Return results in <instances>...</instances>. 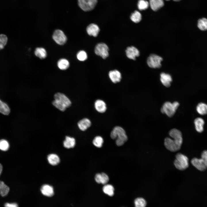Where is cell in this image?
<instances>
[{"instance_id": "8fae6325", "label": "cell", "mask_w": 207, "mask_h": 207, "mask_svg": "<svg viewBox=\"0 0 207 207\" xmlns=\"http://www.w3.org/2000/svg\"><path fill=\"white\" fill-rule=\"evenodd\" d=\"M126 55L129 59L135 60L137 57L139 55V51L136 47L134 46L129 47L125 51Z\"/></svg>"}, {"instance_id": "8d00e7d4", "label": "cell", "mask_w": 207, "mask_h": 207, "mask_svg": "<svg viewBox=\"0 0 207 207\" xmlns=\"http://www.w3.org/2000/svg\"><path fill=\"white\" fill-rule=\"evenodd\" d=\"M5 207H18L17 203H8L7 202L4 204Z\"/></svg>"}, {"instance_id": "7c38bea8", "label": "cell", "mask_w": 207, "mask_h": 207, "mask_svg": "<svg viewBox=\"0 0 207 207\" xmlns=\"http://www.w3.org/2000/svg\"><path fill=\"white\" fill-rule=\"evenodd\" d=\"M160 80L164 86L168 87L170 85L172 78L169 74L162 72L160 74Z\"/></svg>"}, {"instance_id": "9a60e30c", "label": "cell", "mask_w": 207, "mask_h": 207, "mask_svg": "<svg viewBox=\"0 0 207 207\" xmlns=\"http://www.w3.org/2000/svg\"><path fill=\"white\" fill-rule=\"evenodd\" d=\"M41 191L43 195L47 197H51L54 193L53 187L48 184L42 185L41 188Z\"/></svg>"}, {"instance_id": "74e56055", "label": "cell", "mask_w": 207, "mask_h": 207, "mask_svg": "<svg viewBox=\"0 0 207 207\" xmlns=\"http://www.w3.org/2000/svg\"><path fill=\"white\" fill-rule=\"evenodd\" d=\"M2 169H3L2 166V165L0 163V175L1 174V172H2Z\"/></svg>"}, {"instance_id": "3957f363", "label": "cell", "mask_w": 207, "mask_h": 207, "mask_svg": "<svg viewBox=\"0 0 207 207\" xmlns=\"http://www.w3.org/2000/svg\"><path fill=\"white\" fill-rule=\"evenodd\" d=\"M110 137L113 139H116V144L118 146L123 145L128 139L124 130L119 126L114 127L111 133Z\"/></svg>"}, {"instance_id": "f35d334b", "label": "cell", "mask_w": 207, "mask_h": 207, "mask_svg": "<svg viewBox=\"0 0 207 207\" xmlns=\"http://www.w3.org/2000/svg\"><path fill=\"white\" fill-rule=\"evenodd\" d=\"M166 0V1H169V0ZM173 0V1H180L181 0Z\"/></svg>"}, {"instance_id": "ac0fdd59", "label": "cell", "mask_w": 207, "mask_h": 207, "mask_svg": "<svg viewBox=\"0 0 207 207\" xmlns=\"http://www.w3.org/2000/svg\"><path fill=\"white\" fill-rule=\"evenodd\" d=\"M91 125L90 120L87 118H84L78 123L79 128L82 131H85L90 127Z\"/></svg>"}, {"instance_id": "4316f807", "label": "cell", "mask_w": 207, "mask_h": 207, "mask_svg": "<svg viewBox=\"0 0 207 207\" xmlns=\"http://www.w3.org/2000/svg\"><path fill=\"white\" fill-rule=\"evenodd\" d=\"M57 66L60 69L65 70L69 67V63L67 60L61 59L58 62Z\"/></svg>"}, {"instance_id": "e575fe53", "label": "cell", "mask_w": 207, "mask_h": 207, "mask_svg": "<svg viewBox=\"0 0 207 207\" xmlns=\"http://www.w3.org/2000/svg\"><path fill=\"white\" fill-rule=\"evenodd\" d=\"M7 38L4 34H0V50L3 49L7 44Z\"/></svg>"}, {"instance_id": "f1b7e54d", "label": "cell", "mask_w": 207, "mask_h": 207, "mask_svg": "<svg viewBox=\"0 0 207 207\" xmlns=\"http://www.w3.org/2000/svg\"><path fill=\"white\" fill-rule=\"evenodd\" d=\"M130 18L133 22L138 23L140 22L141 19V15L139 12L135 11L132 14Z\"/></svg>"}, {"instance_id": "d6986e66", "label": "cell", "mask_w": 207, "mask_h": 207, "mask_svg": "<svg viewBox=\"0 0 207 207\" xmlns=\"http://www.w3.org/2000/svg\"><path fill=\"white\" fill-rule=\"evenodd\" d=\"M149 4L151 9L156 11L164 6V2L163 0H150Z\"/></svg>"}, {"instance_id": "52a82bcc", "label": "cell", "mask_w": 207, "mask_h": 207, "mask_svg": "<svg viewBox=\"0 0 207 207\" xmlns=\"http://www.w3.org/2000/svg\"><path fill=\"white\" fill-rule=\"evenodd\" d=\"M162 58L155 54L150 55L147 60V63L148 66L152 68H159L161 66V62Z\"/></svg>"}, {"instance_id": "d590c367", "label": "cell", "mask_w": 207, "mask_h": 207, "mask_svg": "<svg viewBox=\"0 0 207 207\" xmlns=\"http://www.w3.org/2000/svg\"><path fill=\"white\" fill-rule=\"evenodd\" d=\"M9 144L8 141L5 139L0 140V150L3 151H6L9 148Z\"/></svg>"}, {"instance_id": "9c48e42d", "label": "cell", "mask_w": 207, "mask_h": 207, "mask_svg": "<svg viewBox=\"0 0 207 207\" xmlns=\"http://www.w3.org/2000/svg\"><path fill=\"white\" fill-rule=\"evenodd\" d=\"M97 2V0H78L79 7L83 11H88L93 9Z\"/></svg>"}, {"instance_id": "ffe728a7", "label": "cell", "mask_w": 207, "mask_h": 207, "mask_svg": "<svg viewBox=\"0 0 207 207\" xmlns=\"http://www.w3.org/2000/svg\"><path fill=\"white\" fill-rule=\"evenodd\" d=\"M204 121L202 118L198 117L194 120V124L196 131L199 133H202L204 130Z\"/></svg>"}, {"instance_id": "2e32d148", "label": "cell", "mask_w": 207, "mask_h": 207, "mask_svg": "<svg viewBox=\"0 0 207 207\" xmlns=\"http://www.w3.org/2000/svg\"><path fill=\"white\" fill-rule=\"evenodd\" d=\"M95 179L97 183L103 185L106 184L109 180L108 176L104 173L96 174L95 176Z\"/></svg>"}, {"instance_id": "4dcf8cb0", "label": "cell", "mask_w": 207, "mask_h": 207, "mask_svg": "<svg viewBox=\"0 0 207 207\" xmlns=\"http://www.w3.org/2000/svg\"><path fill=\"white\" fill-rule=\"evenodd\" d=\"M135 207H145L147 203L144 199L142 198H138L134 201Z\"/></svg>"}, {"instance_id": "7402d4cb", "label": "cell", "mask_w": 207, "mask_h": 207, "mask_svg": "<svg viewBox=\"0 0 207 207\" xmlns=\"http://www.w3.org/2000/svg\"><path fill=\"white\" fill-rule=\"evenodd\" d=\"M47 159L49 164L53 166L57 165L60 162L59 157L55 154H52L49 155Z\"/></svg>"}, {"instance_id": "4fadbf2b", "label": "cell", "mask_w": 207, "mask_h": 207, "mask_svg": "<svg viewBox=\"0 0 207 207\" xmlns=\"http://www.w3.org/2000/svg\"><path fill=\"white\" fill-rule=\"evenodd\" d=\"M99 30L98 26L97 25L93 23L89 25L86 29L88 34L90 36H92L94 37L97 36Z\"/></svg>"}, {"instance_id": "277c9868", "label": "cell", "mask_w": 207, "mask_h": 207, "mask_svg": "<svg viewBox=\"0 0 207 207\" xmlns=\"http://www.w3.org/2000/svg\"><path fill=\"white\" fill-rule=\"evenodd\" d=\"M191 162L192 165L198 170L203 171L207 168V150L203 151L201 155V158H193Z\"/></svg>"}, {"instance_id": "836d02e7", "label": "cell", "mask_w": 207, "mask_h": 207, "mask_svg": "<svg viewBox=\"0 0 207 207\" xmlns=\"http://www.w3.org/2000/svg\"><path fill=\"white\" fill-rule=\"evenodd\" d=\"M78 59L81 61H83L86 60L87 58V55L85 51L83 50L79 51L77 54Z\"/></svg>"}, {"instance_id": "cb8c5ba5", "label": "cell", "mask_w": 207, "mask_h": 207, "mask_svg": "<svg viewBox=\"0 0 207 207\" xmlns=\"http://www.w3.org/2000/svg\"><path fill=\"white\" fill-rule=\"evenodd\" d=\"M9 191V187L4 183L0 181V193L2 197L7 195Z\"/></svg>"}, {"instance_id": "f546056e", "label": "cell", "mask_w": 207, "mask_h": 207, "mask_svg": "<svg viewBox=\"0 0 207 207\" xmlns=\"http://www.w3.org/2000/svg\"><path fill=\"white\" fill-rule=\"evenodd\" d=\"M198 26L202 30H207V19L203 18L199 19L198 21Z\"/></svg>"}, {"instance_id": "83f0119b", "label": "cell", "mask_w": 207, "mask_h": 207, "mask_svg": "<svg viewBox=\"0 0 207 207\" xmlns=\"http://www.w3.org/2000/svg\"><path fill=\"white\" fill-rule=\"evenodd\" d=\"M10 110L8 105L0 99V112L5 115L9 114Z\"/></svg>"}, {"instance_id": "ba28073f", "label": "cell", "mask_w": 207, "mask_h": 207, "mask_svg": "<svg viewBox=\"0 0 207 207\" xmlns=\"http://www.w3.org/2000/svg\"><path fill=\"white\" fill-rule=\"evenodd\" d=\"M108 51L109 48L108 46L103 43H98L95 49V53L104 59H106L108 56Z\"/></svg>"}, {"instance_id": "d6a6232c", "label": "cell", "mask_w": 207, "mask_h": 207, "mask_svg": "<svg viewBox=\"0 0 207 207\" xmlns=\"http://www.w3.org/2000/svg\"><path fill=\"white\" fill-rule=\"evenodd\" d=\"M103 142V138L100 136L95 137L93 141V145L97 147H102Z\"/></svg>"}, {"instance_id": "7a4b0ae2", "label": "cell", "mask_w": 207, "mask_h": 207, "mask_svg": "<svg viewBox=\"0 0 207 207\" xmlns=\"http://www.w3.org/2000/svg\"><path fill=\"white\" fill-rule=\"evenodd\" d=\"M54 98L53 105L62 111H64L71 105L70 99L63 93L59 92L56 93L54 95Z\"/></svg>"}, {"instance_id": "8992f818", "label": "cell", "mask_w": 207, "mask_h": 207, "mask_svg": "<svg viewBox=\"0 0 207 207\" xmlns=\"http://www.w3.org/2000/svg\"><path fill=\"white\" fill-rule=\"evenodd\" d=\"M189 160L188 158L184 155L178 153L176 156V159L174 162L175 167L180 170H184L189 166Z\"/></svg>"}, {"instance_id": "d4e9b609", "label": "cell", "mask_w": 207, "mask_h": 207, "mask_svg": "<svg viewBox=\"0 0 207 207\" xmlns=\"http://www.w3.org/2000/svg\"><path fill=\"white\" fill-rule=\"evenodd\" d=\"M35 55L41 59H43L47 56V52L45 49L42 47L36 48L34 51Z\"/></svg>"}, {"instance_id": "5b68a950", "label": "cell", "mask_w": 207, "mask_h": 207, "mask_svg": "<svg viewBox=\"0 0 207 207\" xmlns=\"http://www.w3.org/2000/svg\"><path fill=\"white\" fill-rule=\"evenodd\" d=\"M179 105V103L177 101H175L173 103L169 101L166 102L162 107L161 111L168 117H172L174 115Z\"/></svg>"}, {"instance_id": "44dd1931", "label": "cell", "mask_w": 207, "mask_h": 207, "mask_svg": "<svg viewBox=\"0 0 207 207\" xmlns=\"http://www.w3.org/2000/svg\"><path fill=\"white\" fill-rule=\"evenodd\" d=\"M75 140L74 138L66 136L63 142L64 147L68 149L73 148L75 145Z\"/></svg>"}, {"instance_id": "30bf717a", "label": "cell", "mask_w": 207, "mask_h": 207, "mask_svg": "<svg viewBox=\"0 0 207 207\" xmlns=\"http://www.w3.org/2000/svg\"><path fill=\"white\" fill-rule=\"evenodd\" d=\"M53 38L57 43L61 45L64 44L67 39L64 32L60 30L55 31L53 34Z\"/></svg>"}, {"instance_id": "1f68e13d", "label": "cell", "mask_w": 207, "mask_h": 207, "mask_svg": "<svg viewBox=\"0 0 207 207\" xmlns=\"http://www.w3.org/2000/svg\"><path fill=\"white\" fill-rule=\"evenodd\" d=\"M149 5V3L146 1L139 0L138 3V8L140 10H145L148 8Z\"/></svg>"}, {"instance_id": "e0dca14e", "label": "cell", "mask_w": 207, "mask_h": 207, "mask_svg": "<svg viewBox=\"0 0 207 207\" xmlns=\"http://www.w3.org/2000/svg\"><path fill=\"white\" fill-rule=\"evenodd\" d=\"M94 106L96 110L99 113L104 112L107 109L106 103L101 99L96 100L95 102Z\"/></svg>"}, {"instance_id": "484cf974", "label": "cell", "mask_w": 207, "mask_h": 207, "mask_svg": "<svg viewBox=\"0 0 207 207\" xmlns=\"http://www.w3.org/2000/svg\"><path fill=\"white\" fill-rule=\"evenodd\" d=\"M103 191L104 193L110 196H113L114 194V188L110 184H105L103 187Z\"/></svg>"}, {"instance_id": "5bb4252c", "label": "cell", "mask_w": 207, "mask_h": 207, "mask_svg": "<svg viewBox=\"0 0 207 207\" xmlns=\"http://www.w3.org/2000/svg\"><path fill=\"white\" fill-rule=\"evenodd\" d=\"M109 77L111 81L114 83L120 81L121 79V75L119 71L117 70H111L108 74Z\"/></svg>"}, {"instance_id": "603a6c76", "label": "cell", "mask_w": 207, "mask_h": 207, "mask_svg": "<svg viewBox=\"0 0 207 207\" xmlns=\"http://www.w3.org/2000/svg\"><path fill=\"white\" fill-rule=\"evenodd\" d=\"M196 110L199 114L205 115L207 114V104L202 102L200 103L197 106Z\"/></svg>"}, {"instance_id": "6da1fadb", "label": "cell", "mask_w": 207, "mask_h": 207, "mask_svg": "<svg viewBox=\"0 0 207 207\" xmlns=\"http://www.w3.org/2000/svg\"><path fill=\"white\" fill-rule=\"evenodd\" d=\"M170 136L173 139L166 138L164 141V145L169 150L175 152L179 150L183 143V138L181 132L176 129L171 130L169 133Z\"/></svg>"}]
</instances>
